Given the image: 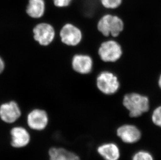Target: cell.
I'll return each mask as SVG.
<instances>
[{
	"label": "cell",
	"mask_w": 161,
	"mask_h": 160,
	"mask_svg": "<svg viewBox=\"0 0 161 160\" xmlns=\"http://www.w3.org/2000/svg\"><path fill=\"white\" fill-rule=\"evenodd\" d=\"M123 104L130 118H138L150 110V101L147 96L137 93H130L124 96Z\"/></svg>",
	"instance_id": "1"
},
{
	"label": "cell",
	"mask_w": 161,
	"mask_h": 160,
	"mask_svg": "<svg viewBox=\"0 0 161 160\" xmlns=\"http://www.w3.org/2000/svg\"><path fill=\"white\" fill-rule=\"evenodd\" d=\"M124 26L123 21L118 16L106 14L99 20L97 28L104 36L116 38L123 30Z\"/></svg>",
	"instance_id": "2"
},
{
	"label": "cell",
	"mask_w": 161,
	"mask_h": 160,
	"mask_svg": "<svg viewBox=\"0 0 161 160\" xmlns=\"http://www.w3.org/2000/svg\"><path fill=\"white\" fill-rule=\"evenodd\" d=\"M58 37L63 44L74 47L80 43L82 34L80 29L71 23L63 24L58 31Z\"/></svg>",
	"instance_id": "3"
},
{
	"label": "cell",
	"mask_w": 161,
	"mask_h": 160,
	"mask_svg": "<svg viewBox=\"0 0 161 160\" xmlns=\"http://www.w3.org/2000/svg\"><path fill=\"white\" fill-rule=\"evenodd\" d=\"M98 54L104 62H115L120 59L123 51L121 46L117 41L108 40L101 43Z\"/></svg>",
	"instance_id": "4"
},
{
	"label": "cell",
	"mask_w": 161,
	"mask_h": 160,
	"mask_svg": "<svg viewBox=\"0 0 161 160\" xmlns=\"http://www.w3.org/2000/svg\"><path fill=\"white\" fill-rule=\"evenodd\" d=\"M32 32L34 40L42 46L50 45L56 37V30L53 26L49 23L38 24L33 28Z\"/></svg>",
	"instance_id": "5"
},
{
	"label": "cell",
	"mask_w": 161,
	"mask_h": 160,
	"mask_svg": "<svg viewBox=\"0 0 161 160\" xmlns=\"http://www.w3.org/2000/svg\"><path fill=\"white\" fill-rule=\"evenodd\" d=\"M97 86L105 95H113L119 90L120 84L117 77L113 73L104 71L97 78Z\"/></svg>",
	"instance_id": "6"
},
{
	"label": "cell",
	"mask_w": 161,
	"mask_h": 160,
	"mask_svg": "<svg viewBox=\"0 0 161 160\" xmlns=\"http://www.w3.org/2000/svg\"><path fill=\"white\" fill-rule=\"evenodd\" d=\"M26 123L31 130L35 131H43L49 125V115L44 109H32L28 113Z\"/></svg>",
	"instance_id": "7"
},
{
	"label": "cell",
	"mask_w": 161,
	"mask_h": 160,
	"mask_svg": "<svg viewBox=\"0 0 161 160\" xmlns=\"http://www.w3.org/2000/svg\"><path fill=\"white\" fill-rule=\"evenodd\" d=\"M21 109L16 101L10 100L0 105V119L6 124L15 123L21 117Z\"/></svg>",
	"instance_id": "8"
},
{
	"label": "cell",
	"mask_w": 161,
	"mask_h": 160,
	"mask_svg": "<svg viewBox=\"0 0 161 160\" xmlns=\"http://www.w3.org/2000/svg\"><path fill=\"white\" fill-rule=\"evenodd\" d=\"M10 144L15 149H22L28 146L31 141L29 131L22 126H15L9 131Z\"/></svg>",
	"instance_id": "9"
},
{
	"label": "cell",
	"mask_w": 161,
	"mask_h": 160,
	"mask_svg": "<svg viewBox=\"0 0 161 160\" xmlns=\"http://www.w3.org/2000/svg\"><path fill=\"white\" fill-rule=\"evenodd\" d=\"M92 59L88 55L77 54L72 58V69L78 73L89 74L92 71Z\"/></svg>",
	"instance_id": "10"
},
{
	"label": "cell",
	"mask_w": 161,
	"mask_h": 160,
	"mask_svg": "<svg viewBox=\"0 0 161 160\" xmlns=\"http://www.w3.org/2000/svg\"><path fill=\"white\" fill-rule=\"evenodd\" d=\"M117 135L124 142L134 144L140 140L142 133L139 128L132 124H124L118 128Z\"/></svg>",
	"instance_id": "11"
},
{
	"label": "cell",
	"mask_w": 161,
	"mask_h": 160,
	"mask_svg": "<svg viewBox=\"0 0 161 160\" xmlns=\"http://www.w3.org/2000/svg\"><path fill=\"white\" fill-rule=\"evenodd\" d=\"M48 156L49 160H81L77 154L62 147H51Z\"/></svg>",
	"instance_id": "12"
},
{
	"label": "cell",
	"mask_w": 161,
	"mask_h": 160,
	"mask_svg": "<svg viewBox=\"0 0 161 160\" xmlns=\"http://www.w3.org/2000/svg\"><path fill=\"white\" fill-rule=\"evenodd\" d=\"M46 11L44 0H29L26 13L31 18L39 19L44 15Z\"/></svg>",
	"instance_id": "13"
},
{
	"label": "cell",
	"mask_w": 161,
	"mask_h": 160,
	"mask_svg": "<svg viewBox=\"0 0 161 160\" xmlns=\"http://www.w3.org/2000/svg\"><path fill=\"white\" fill-rule=\"evenodd\" d=\"M97 150L99 154L105 160H118L120 157L119 149L114 143L101 145Z\"/></svg>",
	"instance_id": "14"
},
{
	"label": "cell",
	"mask_w": 161,
	"mask_h": 160,
	"mask_svg": "<svg viewBox=\"0 0 161 160\" xmlns=\"http://www.w3.org/2000/svg\"><path fill=\"white\" fill-rule=\"evenodd\" d=\"M100 1L105 9H115L121 5L123 0H100Z\"/></svg>",
	"instance_id": "15"
},
{
	"label": "cell",
	"mask_w": 161,
	"mask_h": 160,
	"mask_svg": "<svg viewBox=\"0 0 161 160\" xmlns=\"http://www.w3.org/2000/svg\"><path fill=\"white\" fill-rule=\"evenodd\" d=\"M151 119L155 125L161 127V105L154 109L151 114Z\"/></svg>",
	"instance_id": "16"
},
{
	"label": "cell",
	"mask_w": 161,
	"mask_h": 160,
	"mask_svg": "<svg viewBox=\"0 0 161 160\" xmlns=\"http://www.w3.org/2000/svg\"><path fill=\"white\" fill-rule=\"evenodd\" d=\"M132 160H153V157L147 151H139L134 154Z\"/></svg>",
	"instance_id": "17"
},
{
	"label": "cell",
	"mask_w": 161,
	"mask_h": 160,
	"mask_svg": "<svg viewBox=\"0 0 161 160\" xmlns=\"http://www.w3.org/2000/svg\"><path fill=\"white\" fill-rule=\"evenodd\" d=\"M54 5L56 8H65L70 6L73 0H53Z\"/></svg>",
	"instance_id": "18"
},
{
	"label": "cell",
	"mask_w": 161,
	"mask_h": 160,
	"mask_svg": "<svg viewBox=\"0 0 161 160\" xmlns=\"http://www.w3.org/2000/svg\"><path fill=\"white\" fill-rule=\"evenodd\" d=\"M5 64L3 58L0 56V74H2L4 71Z\"/></svg>",
	"instance_id": "19"
},
{
	"label": "cell",
	"mask_w": 161,
	"mask_h": 160,
	"mask_svg": "<svg viewBox=\"0 0 161 160\" xmlns=\"http://www.w3.org/2000/svg\"><path fill=\"white\" fill-rule=\"evenodd\" d=\"M158 85L159 88L161 89V74H160V77H159V79H158Z\"/></svg>",
	"instance_id": "20"
}]
</instances>
